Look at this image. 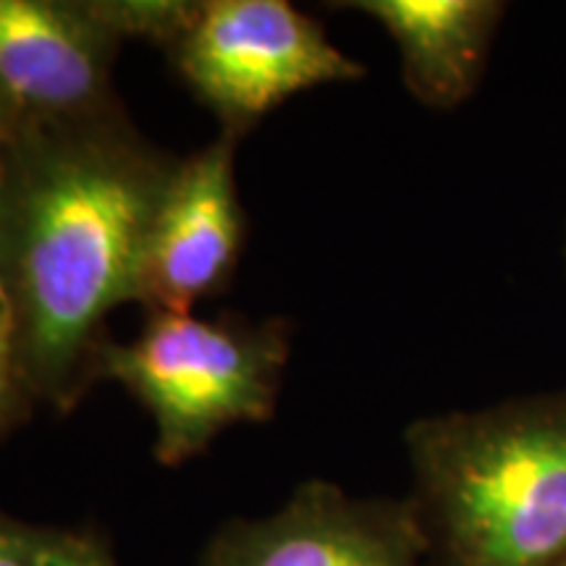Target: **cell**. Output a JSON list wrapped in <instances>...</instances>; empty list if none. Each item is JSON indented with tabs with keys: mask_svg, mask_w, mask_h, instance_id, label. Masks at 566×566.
<instances>
[{
	"mask_svg": "<svg viewBox=\"0 0 566 566\" xmlns=\"http://www.w3.org/2000/svg\"><path fill=\"white\" fill-rule=\"evenodd\" d=\"M0 150V268L30 391L74 409L95 380L105 321L134 304L155 210L176 163L126 118L24 134Z\"/></svg>",
	"mask_w": 566,
	"mask_h": 566,
	"instance_id": "6da1fadb",
	"label": "cell"
},
{
	"mask_svg": "<svg viewBox=\"0 0 566 566\" xmlns=\"http://www.w3.org/2000/svg\"><path fill=\"white\" fill-rule=\"evenodd\" d=\"M433 566L566 564V388L407 430Z\"/></svg>",
	"mask_w": 566,
	"mask_h": 566,
	"instance_id": "7a4b0ae2",
	"label": "cell"
},
{
	"mask_svg": "<svg viewBox=\"0 0 566 566\" xmlns=\"http://www.w3.org/2000/svg\"><path fill=\"white\" fill-rule=\"evenodd\" d=\"M292 354L286 321L150 313L132 342H105L95 380H116L150 415L153 454L176 467L223 430L271 420Z\"/></svg>",
	"mask_w": 566,
	"mask_h": 566,
	"instance_id": "3957f363",
	"label": "cell"
},
{
	"mask_svg": "<svg viewBox=\"0 0 566 566\" xmlns=\"http://www.w3.org/2000/svg\"><path fill=\"white\" fill-rule=\"evenodd\" d=\"M168 59L221 129L239 137L304 90L365 76L321 21L286 0H202Z\"/></svg>",
	"mask_w": 566,
	"mask_h": 566,
	"instance_id": "277c9868",
	"label": "cell"
},
{
	"mask_svg": "<svg viewBox=\"0 0 566 566\" xmlns=\"http://www.w3.org/2000/svg\"><path fill=\"white\" fill-rule=\"evenodd\" d=\"M122 45L92 0H0V142L122 108Z\"/></svg>",
	"mask_w": 566,
	"mask_h": 566,
	"instance_id": "5b68a950",
	"label": "cell"
},
{
	"mask_svg": "<svg viewBox=\"0 0 566 566\" xmlns=\"http://www.w3.org/2000/svg\"><path fill=\"white\" fill-rule=\"evenodd\" d=\"M200 566H433L409 499H359L310 480L279 512L231 520Z\"/></svg>",
	"mask_w": 566,
	"mask_h": 566,
	"instance_id": "8992f818",
	"label": "cell"
},
{
	"mask_svg": "<svg viewBox=\"0 0 566 566\" xmlns=\"http://www.w3.org/2000/svg\"><path fill=\"white\" fill-rule=\"evenodd\" d=\"M239 134L223 132L176 163L155 210L134 304L150 313H192L223 292L244 247L247 216L237 192Z\"/></svg>",
	"mask_w": 566,
	"mask_h": 566,
	"instance_id": "52a82bcc",
	"label": "cell"
},
{
	"mask_svg": "<svg viewBox=\"0 0 566 566\" xmlns=\"http://www.w3.org/2000/svg\"><path fill=\"white\" fill-rule=\"evenodd\" d=\"M384 27L401 59V76L415 101L451 111L478 90L491 45L504 19L499 0H354Z\"/></svg>",
	"mask_w": 566,
	"mask_h": 566,
	"instance_id": "ba28073f",
	"label": "cell"
},
{
	"mask_svg": "<svg viewBox=\"0 0 566 566\" xmlns=\"http://www.w3.org/2000/svg\"><path fill=\"white\" fill-rule=\"evenodd\" d=\"M97 17L118 40H145L171 51L192 27L202 0H92Z\"/></svg>",
	"mask_w": 566,
	"mask_h": 566,
	"instance_id": "9c48e42d",
	"label": "cell"
},
{
	"mask_svg": "<svg viewBox=\"0 0 566 566\" xmlns=\"http://www.w3.org/2000/svg\"><path fill=\"white\" fill-rule=\"evenodd\" d=\"M24 367H21L19 321L9 283L0 268V428L17 420L21 394H24Z\"/></svg>",
	"mask_w": 566,
	"mask_h": 566,
	"instance_id": "30bf717a",
	"label": "cell"
},
{
	"mask_svg": "<svg viewBox=\"0 0 566 566\" xmlns=\"http://www.w3.org/2000/svg\"><path fill=\"white\" fill-rule=\"evenodd\" d=\"M38 566H116L108 543L84 530H51Z\"/></svg>",
	"mask_w": 566,
	"mask_h": 566,
	"instance_id": "8fae6325",
	"label": "cell"
},
{
	"mask_svg": "<svg viewBox=\"0 0 566 566\" xmlns=\"http://www.w3.org/2000/svg\"><path fill=\"white\" fill-rule=\"evenodd\" d=\"M51 530L0 516V566H38Z\"/></svg>",
	"mask_w": 566,
	"mask_h": 566,
	"instance_id": "7c38bea8",
	"label": "cell"
},
{
	"mask_svg": "<svg viewBox=\"0 0 566 566\" xmlns=\"http://www.w3.org/2000/svg\"><path fill=\"white\" fill-rule=\"evenodd\" d=\"M564 566H566V564H564Z\"/></svg>",
	"mask_w": 566,
	"mask_h": 566,
	"instance_id": "4fadbf2b",
	"label": "cell"
}]
</instances>
